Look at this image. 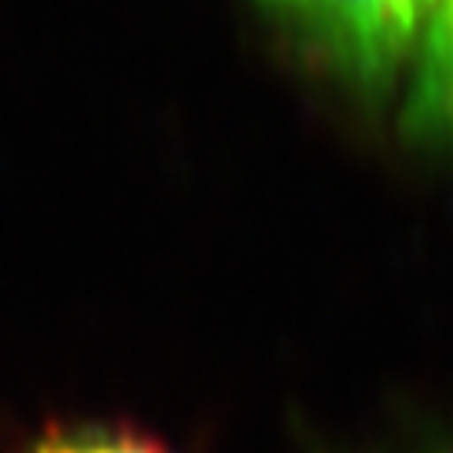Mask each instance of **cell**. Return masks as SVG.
<instances>
[{"instance_id":"obj_1","label":"cell","mask_w":453,"mask_h":453,"mask_svg":"<svg viewBox=\"0 0 453 453\" xmlns=\"http://www.w3.org/2000/svg\"><path fill=\"white\" fill-rule=\"evenodd\" d=\"M333 48L363 78H380L420 48L437 0H316Z\"/></svg>"},{"instance_id":"obj_2","label":"cell","mask_w":453,"mask_h":453,"mask_svg":"<svg viewBox=\"0 0 453 453\" xmlns=\"http://www.w3.org/2000/svg\"><path fill=\"white\" fill-rule=\"evenodd\" d=\"M403 125L410 134L453 138V0H437L423 31Z\"/></svg>"},{"instance_id":"obj_3","label":"cell","mask_w":453,"mask_h":453,"mask_svg":"<svg viewBox=\"0 0 453 453\" xmlns=\"http://www.w3.org/2000/svg\"><path fill=\"white\" fill-rule=\"evenodd\" d=\"M27 453H168L158 440L121 426H71L50 430Z\"/></svg>"},{"instance_id":"obj_4","label":"cell","mask_w":453,"mask_h":453,"mask_svg":"<svg viewBox=\"0 0 453 453\" xmlns=\"http://www.w3.org/2000/svg\"><path fill=\"white\" fill-rule=\"evenodd\" d=\"M273 4H286V7H303V11H312L316 0H273Z\"/></svg>"}]
</instances>
